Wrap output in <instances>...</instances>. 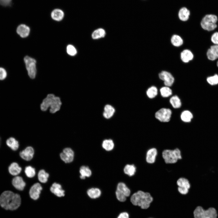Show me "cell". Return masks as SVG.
Returning <instances> with one entry per match:
<instances>
[{
	"label": "cell",
	"mask_w": 218,
	"mask_h": 218,
	"mask_svg": "<svg viewBox=\"0 0 218 218\" xmlns=\"http://www.w3.org/2000/svg\"><path fill=\"white\" fill-rule=\"evenodd\" d=\"M21 201L19 194L10 190L4 191L0 195V206L6 210H17L20 206Z\"/></svg>",
	"instance_id": "1"
},
{
	"label": "cell",
	"mask_w": 218,
	"mask_h": 218,
	"mask_svg": "<svg viewBox=\"0 0 218 218\" xmlns=\"http://www.w3.org/2000/svg\"><path fill=\"white\" fill-rule=\"evenodd\" d=\"M130 200L134 205L139 206L143 209H146L149 207L153 198L149 193L139 190L131 196Z\"/></svg>",
	"instance_id": "2"
},
{
	"label": "cell",
	"mask_w": 218,
	"mask_h": 218,
	"mask_svg": "<svg viewBox=\"0 0 218 218\" xmlns=\"http://www.w3.org/2000/svg\"><path fill=\"white\" fill-rule=\"evenodd\" d=\"M61 104L60 97L50 94H48L43 99L41 104L40 108L42 111H45L50 108V112L54 113L59 110Z\"/></svg>",
	"instance_id": "3"
},
{
	"label": "cell",
	"mask_w": 218,
	"mask_h": 218,
	"mask_svg": "<svg viewBox=\"0 0 218 218\" xmlns=\"http://www.w3.org/2000/svg\"><path fill=\"white\" fill-rule=\"evenodd\" d=\"M162 157L166 164H175L182 158L181 152L178 148L164 150L162 152Z\"/></svg>",
	"instance_id": "4"
},
{
	"label": "cell",
	"mask_w": 218,
	"mask_h": 218,
	"mask_svg": "<svg viewBox=\"0 0 218 218\" xmlns=\"http://www.w3.org/2000/svg\"><path fill=\"white\" fill-rule=\"evenodd\" d=\"M218 20L216 16L213 14L206 15L202 18L200 23L202 28L208 31L215 30L217 27L216 24Z\"/></svg>",
	"instance_id": "5"
},
{
	"label": "cell",
	"mask_w": 218,
	"mask_h": 218,
	"mask_svg": "<svg viewBox=\"0 0 218 218\" xmlns=\"http://www.w3.org/2000/svg\"><path fill=\"white\" fill-rule=\"evenodd\" d=\"M194 218H217V213L215 209L213 208H210L205 210L200 206L197 207L194 212Z\"/></svg>",
	"instance_id": "6"
},
{
	"label": "cell",
	"mask_w": 218,
	"mask_h": 218,
	"mask_svg": "<svg viewBox=\"0 0 218 218\" xmlns=\"http://www.w3.org/2000/svg\"><path fill=\"white\" fill-rule=\"evenodd\" d=\"M130 194V190L124 183L120 182L118 183L115 194L118 201L121 202L125 201L127 197H129Z\"/></svg>",
	"instance_id": "7"
},
{
	"label": "cell",
	"mask_w": 218,
	"mask_h": 218,
	"mask_svg": "<svg viewBox=\"0 0 218 218\" xmlns=\"http://www.w3.org/2000/svg\"><path fill=\"white\" fill-rule=\"evenodd\" d=\"M24 61L28 76L31 79L34 78L36 73V60L30 57L26 56L24 58Z\"/></svg>",
	"instance_id": "8"
},
{
	"label": "cell",
	"mask_w": 218,
	"mask_h": 218,
	"mask_svg": "<svg viewBox=\"0 0 218 218\" xmlns=\"http://www.w3.org/2000/svg\"><path fill=\"white\" fill-rule=\"evenodd\" d=\"M177 184L178 187L177 190L180 193L185 195L188 193L190 185L187 179L183 177H180L177 180Z\"/></svg>",
	"instance_id": "9"
},
{
	"label": "cell",
	"mask_w": 218,
	"mask_h": 218,
	"mask_svg": "<svg viewBox=\"0 0 218 218\" xmlns=\"http://www.w3.org/2000/svg\"><path fill=\"white\" fill-rule=\"evenodd\" d=\"M171 110L168 108H162L157 111L155 114L156 118L162 122H167L171 116Z\"/></svg>",
	"instance_id": "10"
},
{
	"label": "cell",
	"mask_w": 218,
	"mask_h": 218,
	"mask_svg": "<svg viewBox=\"0 0 218 218\" xmlns=\"http://www.w3.org/2000/svg\"><path fill=\"white\" fill-rule=\"evenodd\" d=\"M74 156L73 151L68 147L64 148L60 154L61 159L66 163L72 162L74 159Z\"/></svg>",
	"instance_id": "11"
},
{
	"label": "cell",
	"mask_w": 218,
	"mask_h": 218,
	"mask_svg": "<svg viewBox=\"0 0 218 218\" xmlns=\"http://www.w3.org/2000/svg\"><path fill=\"white\" fill-rule=\"evenodd\" d=\"M159 77L160 79L164 81V84L166 86H171L174 82V77L168 71H162L159 74Z\"/></svg>",
	"instance_id": "12"
},
{
	"label": "cell",
	"mask_w": 218,
	"mask_h": 218,
	"mask_svg": "<svg viewBox=\"0 0 218 218\" xmlns=\"http://www.w3.org/2000/svg\"><path fill=\"white\" fill-rule=\"evenodd\" d=\"M42 188L39 183L34 184L30 188L29 194L30 197L34 200L38 199Z\"/></svg>",
	"instance_id": "13"
},
{
	"label": "cell",
	"mask_w": 218,
	"mask_h": 218,
	"mask_svg": "<svg viewBox=\"0 0 218 218\" xmlns=\"http://www.w3.org/2000/svg\"><path fill=\"white\" fill-rule=\"evenodd\" d=\"M34 154L33 148L31 147L28 146L20 152L19 155L23 160L28 161L33 158Z\"/></svg>",
	"instance_id": "14"
},
{
	"label": "cell",
	"mask_w": 218,
	"mask_h": 218,
	"mask_svg": "<svg viewBox=\"0 0 218 218\" xmlns=\"http://www.w3.org/2000/svg\"><path fill=\"white\" fill-rule=\"evenodd\" d=\"M30 31L29 27L25 24L19 25L16 29V34L21 38H24L27 37Z\"/></svg>",
	"instance_id": "15"
},
{
	"label": "cell",
	"mask_w": 218,
	"mask_h": 218,
	"mask_svg": "<svg viewBox=\"0 0 218 218\" xmlns=\"http://www.w3.org/2000/svg\"><path fill=\"white\" fill-rule=\"evenodd\" d=\"M12 184L16 189L20 191L23 190L26 185L22 178L19 176H16L12 179Z\"/></svg>",
	"instance_id": "16"
},
{
	"label": "cell",
	"mask_w": 218,
	"mask_h": 218,
	"mask_svg": "<svg viewBox=\"0 0 218 218\" xmlns=\"http://www.w3.org/2000/svg\"><path fill=\"white\" fill-rule=\"evenodd\" d=\"M157 154V151L155 148H151L148 149L146 154V162L149 164L154 163Z\"/></svg>",
	"instance_id": "17"
},
{
	"label": "cell",
	"mask_w": 218,
	"mask_h": 218,
	"mask_svg": "<svg viewBox=\"0 0 218 218\" xmlns=\"http://www.w3.org/2000/svg\"><path fill=\"white\" fill-rule=\"evenodd\" d=\"M51 193L58 197H64L65 195V191L62 189L61 185L56 183H54L50 188Z\"/></svg>",
	"instance_id": "18"
},
{
	"label": "cell",
	"mask_w": 218,
	"mask_h": 218,
	"mask_svg": "<svg viewBox=\"0 0 218 218\" xmlns=\"http://www.w3.org/2000/svg\"><path fill=\"white\" fill-rule=\"evenodd\" d=\"M64 15L63 10L59 8L53 9L51 13V18L53 20L57 21H61L63 19Z\"/></svg>",
	"instance_id": "19"
},
{
	"label": "cell",
	"mask_w": 218,
	"mask_h": 218,
	"mask_svg": "<svg viewBox=\"0 0 218 218\" xmlns=\"http://www.w3.org/2000/svg\"><path fill=\"white\" fill-rule=\"evenodd\" d=\"M21 170V168L15 162L12 163L8 167L9 173L13 176H16L20 174Z\"/></svg>",
	"instance_id": "20"
},
{
	"label": "cell",
	"mask_w": 218,
	"mask_h": 218,
	"mask_svg": "<svg viewBox=\"0 0 218 218\" xmlns=\"http://www.w3.org/2000/svg\"><path fill=\"white\" fill-rule=\"evenodd\" d=\"M6 145L12 150L15 151L17 150L19 147L18 141L13 137H10L6 141Z\"/></svg>",
	"instance_id": "21"
},
{
	"label": "cell",
	"mask_w": 218,
	"mask_h": 218,
	"mask_svg": "<svg viewBox=\"0 0 218 218\" xmlns=\"http://www.w3.org/2000/svg\"><path fill=\"white\" fill-rule=\"evenodd\" d=\"M194 55L192 52L188 49H185L180 53V58L184 63H187L192 60Z\"/></svg>",
	"instance_id": "22"
},
{
	"label": "cell",
	"mask_w": 218,
	"mask_h": 218,
	"mask_svg": "<svg viewBox=\"0 0 218 218\" xmlns=\"http://www.w3.org/2000/svg\"><path fill=\"white\" fill-rule=\"evenodd\" d=\"M101 192L100 189L97 188H91L88 190L87 194L89 197L95 199L99 198Z\"/></svg>",
	"instance_id": "23"
},
{
	"label": "cell",
	"mask_w": 218,
	"mask_h": 218,
	"mask_svg": "<svg viewBox=\"0 0 218 218\" xmlns=\"http://www.w3.org/2000/svg\"><path fill=\"white\" fill-rule=\"evenodd\" d=\"M104 111L103 113L104 117L107 119H109L114 115L115 110L111 105L109 104L106 105L104 107Z\"/></svg>",
	"instance_id": "24"
},
{
	"label": "cell",
	"mask_w": 218,
	"mask_h": 218,
	"mask_svg": "<svg viewBox=\"0 0 218 218\" xmlns=\"http://www.w3.org/2000/svg\"><path fill=\"white\" fill-rule=\"evenodd\" d=\"M81 174L80 178L84 179L86 177H89L92 174V172L89 167L86 166H83L81 167L79 170Z\"/></svg>",
	"instance_id": "25"
},
{
	"label": "cell",
	"mask_w": 218,
	"mask_h": 218,
	"mask_svg": "<svg viewBox=\"0 0 218 218\" xmlns=\"http://www.w3.org/2000/svg\"><path fill=\"white\" fill-rule=\"evenodd\" d=\"M190 15L189 11L185 7L182 8L180 10L178 13L180 19L183 21H185L188 20Z\"/></svg>",
	"instance_id": "26"
},
{
	"label": "cell",
	"mask_w": 218,
	"mask_h": 218,
	"mask_svg": "<svg viewBox=\"0 0 218 218\" xmlns=\"http://www.w3.org/2000/svg\"><path fill=\"white\" fill-rule=\"evenodd\" d=\"M136 171V167L134 164H127L125 166L124 169V173L130 177L134 175Z\"/></svg>",
	"instance_id": "27"
},
{
	"label": "cell",
	"mask_w": 218,
	"mask_h": 218,
	"mask_svg": "<svg viewBox=\"0 0 218 218\" xmlns=\"http://www.w3.org/2000/svg\"><path fill=\"white\" fill-rule=\"evenodd\" d=\"M102 147L106 151L111 150L114 147V142L111 139L105 140L103 141Z\"/></svg>",
	"instance_id": "28"
},
{
	"label": "cell",
	"mask_w": 218,
	"mask_h": 218,
	"mask_svg": "<svg viewBox=\"0 0 218 218\" xmlns=\"http://www.w3.org/2000/svg\"><path fill=\"white\" fill-rule=\"evenodd\" d=\"M172 44L176 47H179L182 45L183 41L182 38L179 35H173L171 38Z\"/></svg>",
	"instance_id": "29"
},
{
	"label": "cell",
	"mask_w": 218,
	"mask_h": 218,
	"mask_svg": "<svg viewBox=\"0 0 218 218\" xmlns=\"http://www.w3.org/2000/svg\"><path fill=\"white\" fill-rule=\"evenodd\" d=\"M49 176V174L44 170H40L38 174L39 181L43 183H45L47 181Z\"/></svg>",
	"instance_id": "30"
},
{
	"label": "cell",
	"mask_w": 218,
	"mask_h": 218,
	"mask_svg": "<svg viewBox=\"0 0 218 218\" xmlns=\"http://www.w3.org/2000/svg\"><path fill=\"white\" fill-rule=\"evenodd\" d=\"M106 34L105 30L101 28L94 30L92 34V37L93 39H97L104 37Z\"/></svg>",
	"instance_id": "31"
},
{
	"label": "cell",
	"mask_w": 218,
	"mask_h": 218,
	"mask_svg": "<svg viewBox=\"0 0 218 218\" xmlns=\"http://www.w3.org/2000/svg\"><path fill=\"white\" fill-rule=\"evenodd\" d=\"M180 117L183 121L185 122H189L191 121L193 116L190 112L186 110L182 112Z\"/></svg>",
	"instance_id": "32"
},
{
	"label": "cell",
	"mask_w": 218,
	"mask_h": 218,
	"mask_svg": "<svg viewBox=\"0 0 218 218\" xmlns=\"http://www.w3.org/2000/svg\"><path fill=\"white\" fill-rule=\"evenodd\" d=\"M170 102L172 106L175 108H180L181 105L180 99L179 97L176 96L172 97L170 100Z\"/></svg>",
	"instance_id": "33"
},
{
	"label": "cell",
	"mask_w": 218,
	"mask_h": 218,
	"mask_svg": "<svg viewBox=\"0 0 218 218\" xmlns=\"http://www.w3.org/2000/svg\"><path fill=\"white\" fill-rule=\"evenodd\" d=\"M206 54L207 58L210 61H214L218 58V54L210 48L207 50Z\"/></svg>",
	"instance_id": "34"
},
{
	"label": "cell",
	"mask_w": 218,
	"mask_h": 218,
	"mask_svg": "<svg viewBox=\"0 0 218 218\" xmlns=\"http://www.w3.org/2000/svg\"><path fill=\"white\" fill-rule=\"evenodd\" d=\"M157 94V89L156 87L152 86L149 88L147 91V94L150 98H153Z\"/></svg>",
	"instance_id": "35"
},
{
	"label": "cell",
	"mask_w": 218,
	"mask_h": 218,
	"mask_svg": "<svg viewBox=\"0 0 218 218\" xmlns=\"http://www.w3.org/2000/svg\"><path fill=\"white\" fill-rule=\"evenodd\" d=\"M25 172L28 177L32 178L35 175V171L34 168L31 166H28L25 168Z\"/></svg>",
	"instance_id": "36"
},
{
	"label": "cell",
	"mask_w": 218,
	"mask_h": 218,
	"mask_svg": "<svg viewBox=\"0 0 218 218\" xmlns=\"http://www.w3.org/2000/svg\"><path fill=\"white\" fill-rule=\"evenodd\" d=\"M161 96L164 97H167L171 95L172 91L169 87H163L160 90Z\"/></svg>",
	"instance_id": "37"
},
{
	"label": "cell",
	"mask_w": 218,
	"mask_h": 218,
	"mask_svg": "<svg viewBox=\"0 0 218 218\" xmlns=\"http://www.w3.org/2000/svg\"><path fill=\"white\" fill-rule=\"evenodd\" d=\"M206 81L210 85L217 84H218V75L215 74L213 76L208 77L206 79Z\"/></svg>",
	"instance_id": "38"
},
{
	"label": "cell",
	"mask_w": 218,
	"mask_h": 218,
	"mask_svg": "<svg viewBox=\"0 0 218 218\" xmlns=\"http://www.w3.org/2000/svg\"><path fill=\"white\" fill-rule=\"evenodd\" d=\"M8 72L6 69L3 67H0V81L5 80L7 77Z\"/></svg>",
	"instance_id": "39"
},
{
	"label": "cell",
	"mask_w": 218,
	"mask_h": 218,
	"mask_svg": "<svg viewBox=\"0 0 218 218\" xmlns=\"http://www.w3.org/2000/svg\"><path fill=\"white\" fill-rule=\"evenodd\" d=\"M67 51L68 54L72 56L75 55L77 53V50L72 45H69L67 47Z\"/></svg>",
	"instance_id": "40"
},
{
	"label": "cell",
	"mask_w": 218,
	"mask_h": 218,
	"mask_svg": "<svg viewBox=\"0 0 218 218\" xmlns=\"http://www.w3.org/2000/svg\"><path fill=\"white\" fill-rule=\"evenodd\" d=\"M211 41L214 45H218V32L213 34L211 37Z\"/></svg>",
	"instance_id": "41"
},
{
	"label": "cell",
	"mask_w": 218,
	"mask_h": 218,
	"mask_svg": "<svg viewBox=\"0 0 218 218\" xmlns=\"http://www.w3.org/2000/svg\"><path fill=\"white\" fill-rule=\"evenodd\" d=\"M12 0H0V4L4 6H10Z\"/></svg>",
	"instance_id": "42"
},
{
	"label": "cell",
	"mask_w": 218,
	"mask_h": 218,
	"mask_svg": "<svg viewBox=\"0 0 218 218\" xmlns=\"http://www.w3.org/2000/svg\"><path fill=\"white\" fill-rule=\"evenodd\" d=\"M117 218H129V215L126 212H123L120 213Z\"/></svg>",
	"instance_id": "43"
},
{
	"label": "cell",
	"mask_w": 218,
	"mask_h": 218,
	"mask_svg": "<svg viewBox=\"0 0 218 218\" xmlns=\"http://www.w3.org/2000/svg\"><path fill=\"white\" fill-rule=\"evenodd\" d=\"M210 48L218 54V45H214L211 46Z\"/></svg>",
	"instance_id": "44"
},
{
	"label": "cell",
	"mask_w": 218,
	"mask_h": 218,
	"mask_svg": "<svg viewBox=\"0 0 218 218\" xmlns=\"http://www.w3.org/2000/svg\"><path fill=\"white\" fill-rule=\"evenodd\" d=\"M216 65H217V67H218V60L217 61V62H216Z\"/></svg>",
	"instance_id": "45"
},
{
	"label": "cell",
	"mask_w": 218,
	"mask_h": 218,
	"mask_svg": "<svg viewBox=\"0 0 218 218\" xmlns=\"http://www.w3.org/2000/svg\"><path fill=\"white\" fill-rule=\"evenodd\" d=\"M206 218H210V217H206Z\"/></svg>",
	"instance_id": "46"
}]
</instances>
